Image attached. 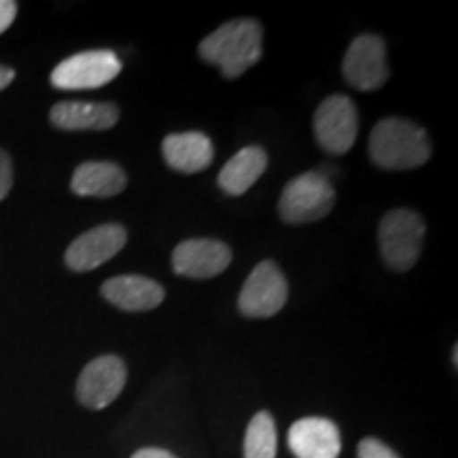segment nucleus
I'll list each match as a JSON object with an SVG mask.
<instances>
[{
	"label": "nucleus",
	"mask_w": 458,
	"mask_h": 458,
	"mask_svg": "<svg viewBox=\"0 0 458 458\" xmlns=\"http://www.w3.org/2000/svg\"><path fill=\"white\" fill-rule=\"evenodd\" d=\"M199 55L221 68L223 77L236 79L261 60L263 30L255 20H233L216 28L199 43Z\"/></svg>",
	"instance_id": "1"
},
{
	"label": "nucleus",
	"mask_w": 458,
	"mask_h": 458,
	"mask_svg": "<svg viewBox=\"0 0 458 458\" xmlns=\"http://www.w3.org/2000/svg\"><path fill=\"white\" fill-rule=\"evenodd\" d=\"M335 202V191L329 179L320 172H306L286 182L278 202V213L283 221L301 225L323 219L331 213Z\"/></svg>",
	"instance_id": "4"
},
{
	"label": "nucleus",
	"mask_w": 458,
	"mask_h": 458,
	"mask_svg": "<svg viewBox=\"0 0 458 458\" xmlns=\"http://www.w3.org/2000/svg\"><path fill=\"white\" fill-rule=\"evenodd\" d=\"M276 422L270 411L253 416L244 435V458H276Z\"/></svg>",
	"instance_id": "18"
},
{
	"label": "nucleus",
	"mask_w": 458,
	"mask_h": 458,
	"mask_svg": "<svg viewBox=\"0 0 458 458\" xmlns=\"http://www.w3.org/2000/svg\"><path fill=\"white\" fill-rule=\"evenodd\" d=\"M128 380L125 363L114 354L89 360L77 380L79 403L89 410H105L119 397Z\"/></svg>",
	"instance_id": "8"
},
{
	"label": "nucleus",
	"mask_w": 458,
	"mask_h": 458,
	"mask_svg": "<svg viewBox=\"0 0 458 458\" xmlns=\"http://www.w3.org/2000/svg\"><path fill=\"white\" fill-rule=\"evenodd\" d=\"M11 187H13V164L9 153L0 148V202L9 196Z\"/></svg>",
	"instance_id": "20"
},
{
	"label": "nucleus",
	"mask_w": 458,
	"mask_h": 458,
	"mask_svg": "<svg viewBox=\"0 0 458 458\" xmlns=\"http://www.w3.org/2000/svg\"><path fill=\"white\" fill-rule=\"evenodd\" d=\"M232 250L227 244L210 238L185 240L172 253V270L187 278H213L227 270Z\"/></svg>",
	"instance_id": "11"
},
{
	"label": "nucleus",
	"mask_w": 458,
	"mask_h": 458,
	"mask_svg": "<svg viewBox=\"0 0 458 458\" xmlns=\"http://www.w3.org/2000/svg\"><path fill=\"white\" fill-rule=\"evenodd\" d=\"M128 242V232L117 223H106L85 232L66 249L64 261L72 272H89L113 259Z\"/></svg>",
	"instance_id": "10"
},
{
	"label": "nucleus",
	"mask_w": 458,
	"mask_h": 458,
	"mask_svg": "<svg viewBox=\"0 0 458 458\" xmlns=\"http://www.w3.org/2000/svg\"><path fill=\"white\" fill-rule=\"evenodd\" d=\"M51 123L57 130L85 131V130H111L119 122V108L111 102H57L49 113Z\"/></svg>",
	"instance_id": "13"
},
{
	"label": "nucleus",
	"mask_w": 458,
	"mask_h": 458,
	"mask_svg": "<svg viewBox=\"0 0 458 458\" xmlns=\"http://www.w3.org/2000/svg\"><path fill=\"white\" fill-rule=\"evenodd\" d=\"M344 79L360 91H376L388 81L386 45L376 34H360L344 55Z\"/></svg>",
	"instance_id": "9"
},
{
	"label": "nucleus",
	"mask_w": 458,
	"mask_h": 458,
	"mask_svg": "<svg viewBox=\"0 0 458 458\" xmlns=\"http://www.w3.org/2000/svg\"><path fill=\"white\" fill-rule=\"evenodd\" d=\"M369 156L385 170L420 168L431 157V140L427 131L410 119L388 117L371 130Z\"/></svg>",
	"instance_id": "2"
},
{
	"label": "nucleus",
	"mask_w": 458,
	"mask_h": 458,
	"mask_svg": "<svg viewBox=\"0 0 458 458\" xmlns=\"http://www.w3.org/2000/svg\"><path fill=\"white\" fill-rule=\"evenodd\" d=\"M17 15V3L13 0H0V34L7 32L11 24L15 21Z\"/></svg>",
	"instance_id": "21"
},
{
	"label": "nucleus",
	"mask_w": 458,
	"mask_h": 458,
	"mask_svg": "<svg viewBox=\"0 0 458 458\" xmlns=\"http://www.w3.org/2000/svg\"><path fill=\"white\" fill-rule=\"evenodd\" d=\"M289 448L295 458H337L342 452L340 428L327 418H301L289 428Z\"/></svg>",
	"instance_id": "12"
},
{
	"label": "nucleus",
	"mask_w": 458,
	"mask_h": 458,
	"mask_svg": "<svg viewBox=\"0 0 458 458\" xmlns=\"http://www.w3.org/2000/svg\"><path fill=\"white\" fill-rule=\"evenodd\" d=\"M164 286L147 276H114L102 284V297L125 312H147L164 301Z\"/></svg>",
	"instance_id": "14"
},
{
	"label": "nucleus",
	"mask_w": 458,
	"mask_h": 458,
	"mask_svg": "<svg viewBox=\"0 0 458 458\" xmlns=\"http://www.w3.org/2000/svg\"><path fill=\"white\" fill-rule=\"evenodd\" d=\"M131 458H176L172 452L162 450V448H142L139 452H134Z\"/></svg>",
	"instance_id": "22"
},
{
	"label": "nucleus",
	"mask_w": 458,
	"mask_h": 458,
	"mask_svg": "<svg viewBox=\"0 0 458 458\" xmlns=\"http://www.w3.org/2000/svg\"><path fill=\"white\" fill-rule=\"evenodd\" d=\"M122 60L114 51L94 49L62 60L51 72V85L57 89H96L111 83L122 72Z\"/></svg>",
	"instance_id": "5"
},
{
	"label": "nucleus",
	"mask_w": 458,
	"mask_h": 458,
	"mask_svg": "<svg viewBox=\"0 0 458 458\" xmlns=\"http://www.w3.org/2000/svg\"><path fill=\"white\" fill-rule=\"evenodd\" d=\"M267 168V156L261 147H244L223 165L219 187L227 196H242L261 179Z\"/></svg>",
	"instance_id": "17"
},
{
	"label": "nucleus",
	"mask_w": 458,
	"mask_h": 458,
	"mask_svg": "<svg viewBox=\"0 0 458 458\" xmlns=\"http://www.w3.org/2000/svg\"><path fill=\"white\" fill-rule=\"evenodd\" d=\"M380 253L393 270L405 272L416 266L425 240V221L414 210L397 208L385 215L377 229Z\"/></svg>",
	"instance_id": "3"
},
{
	"label": "nucleus",
	"mask_w": 458,
	"mask_h": 458,
	"mask_svg": "<svg viewBox=\"0 0 458 458\" xmlns=\"http://www.w3.org/2000/svg\"><path fill=\"white\" fill-rule=\"evenodd\" d=\"M128 185L122 165L113 162H83L74 170L71 189L81 198H113Z\"/></svg>",
	"instance_id": "16"
},
{
	"label": "nucleus",
	"mask_w": 458,
	"mask_h": 458,
	"mask_svg": "<svg viewBox=\"0 0 458 458\" xmlns=\"http://www.w3.org/2000/svg\"><path fill=\"white\" fill-rule=\"evenodd\" d=\"M13 79H15L13 68L0 66V91H3L4 88H9V85L13 83Z\"/></svg>",
	"instance_id": "23"
},
{
	"label": "nucleus",
	"mask_w": 458,
	"mask_h": 458,
	"mask_svg": "<svg viewBox=\"0 0 458 458\" xmlns=\"http://www.w3.org/2000/svg\"><path fill=\"white\" fill-rule=\"evenodd\" d=\"M357 456L359 458H399L391 448H388L386 444H382L380 439H376V437L360 439Z\"/></svg>",
	"instance_id": "19"
},
{
	"label": "nucleus",
	"mask_w": 458,
	"mask_h": 458,
	"mask_svg": "<svg viewBox=\"0 0 458 458\" xmlns=\"http://www.w3.org/2000/svg\"><path fill=\"white\" fill-rule=\"evenodd\" d=\"M359 113L354 102L348 96L334 94L320 102L314 114V139L323 151L331 156H344L357 140Z\"/></svg>",
	"instance_id": "6"
},
{
	"label": "nucleus",
	"mask_w": 458,
	"mask_h": 458,
	"mask_svg": "<svg viewBox=\"0 0 458 458\" xmlns=\"http://www.w3.org/2000/svg\"><path fill=\"white\" fill-rule=\"evenodd\" d=\"M165 164L182 174H196L213 164L215 147L213 140L202 131H179L165 136L162 142Z\"/></svg>",
	"instance_id": "15"
},
{
	"label": "nucleus",
	"mask_w": 458,
	"mask_h": 458,
	"mask_svg": "<svg viewBox=\"0 0 458 458\" xmlns=\"http://www.w3.org/2000/svg\"><path fill=\"white\" fill-rule=\"evenodd\" d=\"M289 284L274 261H261L246 278L238 297V308L249 318H270L284 308Z\"/></svg>",
	"instance_id": "7"
}]
</instances>
